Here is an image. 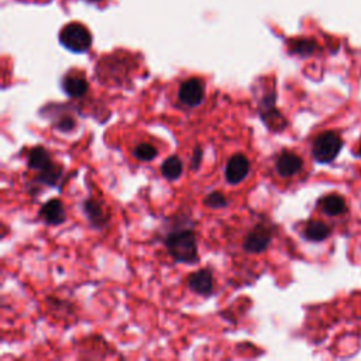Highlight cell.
<instances>
[{"label":"cell","instance_id":"obj_1","mask_svg":"<svg viewBox=\"0 0 361 361\" xmlns=\"http://www.w3.org/2000/svg\"><path fill=\"white\" fill-rule=\"evenodd\" d=\"M165 247L175 261L192 264L197 259L196 235L192 230H176L165 237Z\"/></svg>","mask_w":361,"mask_h":361},{"label":"cell","instance_id":"obj_11","mask_svg":"<svg viewBox=\"0 0 361 361\" xmlns=\"http://www.w3.org/2000/svg\"><path fill=\"white\" fill-rule=\"evenodd\" d=\"M322 212L327 216H340L345 212V202L340 195L331 193L319 200Z\"/></svg>","mask_w":361,"mask_h":361},{"label":"cell","instance_id":"obj_7","mask_svg":"<svg viewBox=\"0 0 361 361\" xmlns=\"http://www.w3.org/2000/svg\"><path fill=\"white\" fill-rule=\"evenodd\" d=\"M302 165H303L302 158L290 151H283L276 158V162H275V168L282 178H289L296 175L302 169Z\"/></svg>","mask_w":361,"mask_h":361},{"label":"cell","instance_id":"obj_12","mask_svg":"<svg viewBox=\"0 0 361 361\" xmlns=\"http://www.w3.org/2000/svg\"><path fill=\"white\" fill-rule=\"evenodd\" d=\"M329 235H330V227L320 220H312L305 227V237L310 241H323Z\"/></svg>","mask_w":361,"mask_h":361},{"label":"cell","instance_id":"obj_18","mask_svg":"<svg viewBox=\"0 0 361 361\" xmlns=\"http://www.w3.org/2000/svg\"><path fill=\"white\" fill-rule=\"evenodd\" d=\"M85 212H86L87 217L90 219V221H93V223H100L103 219V210H102L100 204L97 202H94L93 199H87L85 202Z\"/></svg>","mask_w":361,"mask_h":361},{"label":"cell","instance_id":"obj_21","mask_svg":"<svg viewBox=\"0 0 361 361\" xmlns=\"http://www.w3.org/2000/svg\"><path fill=\"white\" fill-rule=\"evenodd\" d=\"M200 154H202V151L199 149V148H196L195 149V155H193V168H197L199 166V161H200Z\"/></svg>","mask_w":361,"mask_h":361},{"label":"cell","instance_id":"obj_23","mask_svg":"<svg viewBox=\"0 0 361 361\" xmlns=\"http://www.w3.org/2000/svg\"><path fill=\"white\" fill-rule=\"evenodd\" d=\"M358 152H360V155H361V145H360V149H358Z\"/></svg>","mask_w":361,"mask_h":361},{"label":"cell","instance_id":"obj_17","mask_svg":"<svg viewBox=\"0 0 361 361\" xmlns=\"http://www.w3.org/2000/svg\"><path fill=\"white\" fill-rule=\"evenodd\" d=\"M61 173H62L61 168H58L56 165L51 164L48 168H45V169H42V171L39 172L38 179H39L41 182L47 183V185H56V182H58Z\"/></svg>","mask_w":361,"mask_h":361},{"label":"cell","instance_id":"obj_19","mask_svg":"<svg viewBox=\"0 0 361 361\" xmlns=\"http://www.w3.org/2000/svg\"><path fill=\"white\" fill-rule=\"evenodd\" d=\"M203 203L209 207H213V209H221L227 204V199L220 192H212L204 197Z\"/></svg>","mask_w":361,"mask_h":361},{"label":"cell","instance_id":"obj_8","mask_svg":"<svg viewBox=\"0 0 361 361\" xmlns=\"http://www.w3.org/2000/svg\"><path fill=\"white\" fill-rule=\"evenodd\" d=\"M39 216L45 223L52 226H58L63 223L66 219L63 204L59 199H51L47 203H44L42 207L39 209Z\"/></svg>","mask_w":361,"mask_h":361},{"label":"cell","instance_id":"obj_16","mask_svg":"<svg viewBox=\"0 0 361 361\" xmlns=\"http://www.w3.org/2000/svg\"><path fill=\"white\" fill-rule=\"evenodd\" d=\"M157 154H158L157 148L152 147L151 144H147V142L138 144L134 149V157L138 161H152L157 157Z\"/></svg>","mask_w":361,"mask_h":361},{"label":"cell","instance_id":"obj_2","mask_svg":"<svg viewBox=\"0 0 361 361\" xmlns=\"http://www.w3.org/2000/svg\"><path fill=\"white\" fill-rule=\"evenodd\" d=\"M59 42L69 51L82 54L86 52L92 45V34L89 30L79 23L66 24L59 32Z\"/></svg>","mask_w":361,"mask_h":361},{"label":"cell","instance_id":"obj_13","mask_svg":"<svg viewBox=\"0 0 361 361\" xmlns=\"http://www.w3.org/2000/svg\"><path fill=\"white\" fill-rule=\"evenodd\" d=\"M49 154L42 147H34L28 154V166L35 171H42L51 165Z\"/></svg>","mask_w":361,"mask_h":361},{"label":"cell","instance_id":"obj_9","mask_svg":"<svg viewBox=\"0 0 361 361\" xmlns=\"http://www.w3.org/2000/svg\"><path fill=\"white\" fill-rule=\"evenodd\" d=\"M188 282L189 288L199 295H209L213 290V276L207 269H199L193 272Z\"/></svg>","mask_w":361,"mask_h":361},{"label":"cell","instance_id":"obj_10","mask_svg":"<svg viewBox=\"0 0 361 361\" xmlns=\"http://www.w3.org/2000/svg\"><path fill=\"white\" fill-rule=\"evenodd\" d=\"M62 89L69 97H80L86 94L89 85L83 76L65 75L62 79Z\"/></svg>","mask_w":361,"mask_h":361},{"label":"cell","instance_id":"obj_20","mask_svg":"<svg viewBox=\"0 0 361 361\" xmlns=\"http://www.w3.org/2000/svg\"><path fill=\"white\" fill-rule=\"evenodd\" d=\"M73 127H75V120H73L72 117H69V116L62 117V118L56 123V128L61 130V131H63V133L71 131Z\"/></svg>","mask_w":361,"mask_h":361},{"label":"cell","instance_id":"obj_14","mask_svg":"<svg viewBox=\"0 0 361 361\" xmlns=\"http://www.w3.org/2000/svg\"><path fill=\"white\" fill-rule=\"evenodd\" d=\"M161 173L168 180H176L182 175V161L176 155L166 158L161 165Z\"/></svg>","mask_w":361,"mask_h":361},{"label":"cell","instance_id":"obj_3","mask_svg":"<svg viewBox=\"0 0 361 361\" xmlns=\"http://www.w3.org/2000/svg\"><path fill=\"white\" fill-rule=\"evenodd\" d=\"M343 147L341 137L334 131H324L316 137L312 145V155L317 162H331Z\"/></svg>","mask_w":361,"mask_h":361},{"label":"cell","instance_id":"obj_4","mask_svg":"<svg viewBox=\"0 0 361 361\" xmlns=\"http://www.w3.org/2000/svg\"><path fill=\"white\" fill-rule=\"evenodd\" d=\"M178 97L185 106H189V107L199 106L204 97L203 83L196 78H190L182 82L179 86Z\"/></svg>","mask_w":361,"mask_h":361},{"label":"cell","instance_id":"obj_22","mask_svg":"<svg viewBox=\"0 0 361 361\" xmlns=\"http://www.w3.org/2000/svg\"><path fill=\"white\" fill-rule=\"evenodd\" d=\"M85 1H87V3H99L102 0H85Z\"/></svg>","mask_w":361,"mask_h":361},{"label":"cell","instance_id":"obj_6","mask_svg":"<svg viewBox=\"0 0 361 361\" xmlns=\"http://www.w3.org/2000/svg\"><path fill=\"white\" fill-rule=\"evenodd\" d=\"M248 171H250V161L245 158V155L235 154L228 159L226 165L224 176L228 183L235 185V183H240L248 175Z\"/></svg>","mask_w":361,"mask_h":361},{"label":"cell","instance_id":"obj_5","mask_svg":"<svg viewBox=\"0 0 361 361\" xmlns=\"http://www.w3.org/2000/svg\"><path fill=\"white\" fill-rule=\"evenodd\" d=\"M271 230L262 224H258L254 230H251L243 241V248L248 252H261L271 243Z\"/></svg>","mask_w":361,"mask_h":361},{"label":"cell","instance_id":"obj_15","mask_svg":"<svg viewBox=\"0 0 361 361\" xmlns=\"http://www.w3.org/2000/svg\"><path fill=\"white\" fill-rule=\"evenodd\" d=\"M314 49H316V42L309 38H299L290 42V52L300 56H307L313 54Z\"/></svg>","mask_w":361,"mask_h":361}]
</instances>
